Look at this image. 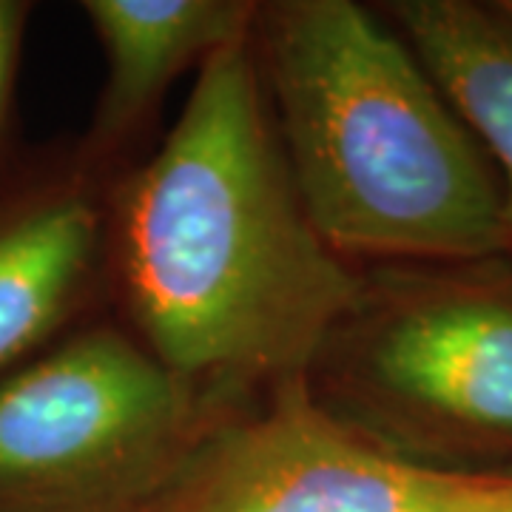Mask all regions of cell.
Here are the masks:
<instances>
[{"instance_id": "6da1fadb", "label": "cell", "mask_w": 512, "mask_h": 512, "mask_svg": "<svg viewBox=\"0 0 512 512\" xmlns=\"http://www.w3.org/2000/svg\"><path fill=\"white\" fill-rule=\"evenodd\" d=\"M248 40L202 63L117 202L131 316L191 384L299 379L362 311V282L299 200Z\"/></svg>"}, {"instance_id": "7a4b0ae2", "label": "cell", "mask_w": 512, "mask_h": 512, "mask_svg": "<svg viewBox=\"0 0 512 512\" xmlns=\"http://www.w3.org/2000/svg\"><path fill=\"white\" fill-rule=\"evenodd\" d=\"M256 18L293 185L336 254L504 256L501 183L407 40L350 0Z\"/></svg>"}, {"instance_id": "3957f363", "label": "cell", "mask_w": 512, "mask_h": 512, "mask_svg": "<svg viewBox=\"0 0 512 512\" xmlns=\"http://www.w3.org/2000/svg\"><path fill=\"white\" fill-rule=\"evenodd\" d=\"M205 433L188 379L80 333L0 382V512H148Z\"/></svg>"}, {"instance_id": "277c9868", "label": "cell", "mask_w": 512, "mask_h": 512, "mask_svg": "<svg viewBox=\"0 0 512 512\" xmlns=\"http://www.w3.org/2000/svg\"><path fill=\"white\" fill-rule=\"evenodd\" d=\"M512 470L436 467L345 427L305 376L276 384L254 419L205 433L148 512H493Z\"/></svg>"}, {"instance_id": "5b68a950", "label": "cell", "mask_w": 512, "mask_h": 512, "mask_svg": "<svg viewBox=\"0 0 512 512\" xmlns=\"http://www.w3.org/2000/svg\"><path fill=\"white\" fill-rule=\"evenodd\" d=\"M370 373L441 430L512 444V296L458 288L413 302L376 336Z\"/></svg>"}, {"instance_id": "8992f818", "label": "cell", "mask_w": 512, "mask_h": 512, "mask_svg": "<svg viewBox=\"0 0 512 512\" xmlns=\"http://www.w3.org/2000/svg\"><path fill=\"white\" fill-rule=\"evenodd\" d=\"M106 55L92 143L111 146L137 126L191 63L251 37L254 6L239 0H86Z\"/></svg>"}, {"instance_id": "52a82bcc", "label": "cell", "mask_w": 512, "mask_h": 512, "mask_svg": "<svg viewBox=\"0 0 512 512\" xmlns=\"http://www.w3.org/2000/svg\"><path fill=\"white\" fill-rule=\"evenodd\" d=\"M404 40L501 168L504 256L512 259V26L467 0H399Z\"/></svg>"}, {"instance_id": "ba28073f", "label": "cell", "mask_w": 512, "mask_h": 512, "mask_svg": "<svg viewBox=\"0 0 512 512\" xmlns=\"http://www.w3.org/2000/svg\"><path fill=\"white\" fill-rule=\"evenodd\" d=\"M97 248V214L57 194L0 217V373L69 313Z\"/></svg>"}, {"instance_id": "9c48e42d", "label": "cell", "mask_w": 512, "mask_h": 512, "mask_svg": "<svg viewBox=\"0 0 512 512\" xmlns=\"http://www.w3.org/2000/svg\"><path fill=\"white\" fill-rule=\"evenodd\" d=\"M29 9L32 6L20 3V0H0V128H3L12 89H15V74H18L20 46H23Z\"/></svg>"}, {"instance_id": "30bf717a", "label": "cell", "mask_w": 512, "mask_h": 512, "mask_svg": "<svg viewBox=\"0 0 512 512\" xmlns=\"http://www.w3.org/2000/svg\"><path fill=\"white\" fill-rule=\"evenodd\" d=\"M495 12H498V15L512 26V0H501V3H495Z\"/></svg>"}, {"instance_id": "8fae6325", "label": "cell", "mask_w": 512, "mask_h": 512, "mask_svg": "<svg viewBox=\"0 0 512 512\" xmlns=\"http://www.w3.org/2000/svg\"><path fill=\"white\" fill-rule=\"evenodd\" d=\"M493 512H512V507H504V510H493Z\"/></svg>"}]
</instances>
